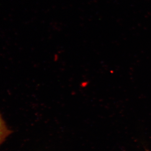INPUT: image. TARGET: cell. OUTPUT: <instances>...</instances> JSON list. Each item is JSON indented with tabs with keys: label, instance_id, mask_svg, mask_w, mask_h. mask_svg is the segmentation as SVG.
<instances>
[{
	"label": "cell",
	"instance_id": "1",
	"mask_svg": "<svg viewBox=\"0 0 151 151\" xmlns=\"http://www.w3.org/2000/svg\"><path fill=\"white\" fill-rule=\"evenodd\" d=\"M12 133V131L9 129L0 113V145Z\"/></svg>",
	"mask_w": 151,
	"mask_h": 151
}]
</instances>
